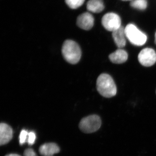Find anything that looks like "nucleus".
Wrapping results in <instances>:
<instances>
[{
    "label": "nucleus",
    "mask_w": 156,
    "mask_h": 156,
    "mask_svg": "<svg viewBox=\"0 0 156 156\" xmlns=\"http://www.w3.org/2000/svg\"><path fill=\"white\" fill-rule=\"evenodd\" d=\"M28 133V131L25 129H23L20 132L19 136V143L20 145H23L27 142Z\"/></svg>",
    "instance_id": "2eb2a0df"
},
{
    "label": "nucleus",
    "mask_w": 156,
    "mask_h": 156,
    "mask_svg": "<svg viewBox=\"0 0 156 156\" xmlns=\"http://www.w3.org/2000/svg\"><path fill=\"white\" fill-rule=\"evenodd\" d=\"M101 23L104 27L109 31H114L122 26V21L119 15L112 12L107 13L103 16Z\"/></svg>",
    "instance_id": "39448f33"
},
{
    "label": "nucleus",
    "mask_w": 156,
    "mask_h": 156,
    "mask_svg": "<svg viewBox=\"0 0 156 156\" xmlns=\"http://www.w3.org/2000/svg\"><path fill=\"white\" fill-rule=\"evenodd\" d=\"M5 156H20L19 155L17 154H10L7 155H6Z\"/></svg>",
    "instance_id": "a211bd4d"
},
{
    "label": "nucleus",
    "mask_w": 156,
    "mask_h": 156,
    "mask_svg": "<svg viewBox=\"0 0 156 156\" xmlns=\"http://www.w3.org/2000/svg\"><path fill=\"white\" fill-rule=\"evenodd\" d=\"M130 5L131 7L140 10H144L147 7V3L146 0H133Z\"/></svg>",
    "instance_id": "ddd939ff"
},
{
    "label": "nucleus",
    "mask_w": 156,
    "mask_h": 156,
    "mask_svg": "<svg viewBox=\"0 0 156 156\" xmlns=\"http://www.w3.org/2000/svg\"><path fill=\"white\" fill-rule=\"evenodd\" d=\"M36 139V135L34 132L33 131L29 132L27 140V142L29 145H33L35 142Z\"/></svg>",
    "instance_id": "dca6fc26"
},
{
    "label": "nucleus",
    "mask_w": 156,
    "mask_h": 156,
    "mask_svg": "<svg viewBox=\"0 0 156 156\" xmlns=\"http://www.w3.org/2000/svg\"><path fill=\"white\" fill-rule=\"evenodd\" d=\"M101 121L98 115H92L83 118L79 124L81 131L87 134L94 133L100 128Z\"/></svg>",
    "instance_id": "20e7f679"
},
{
    "label": "nucleus",
    "mask_w": 156,
    "mask_h": 156,
    "mask_svg": "<svg viewBox=\"0 0 156 156\" xmlns=\"http://www.w3.org/2000/svg\"><path fill=\"white\" fill-rule=\"evenodd\" d=\"M123 1H132V0H122Z\"/></svg>",
    "instance_id": "aec40b11"
},
{
    "label": "nucleus",
    "mask_w": 156,
    "mask_h": 156,
    "mask_svg": "<svg viewBox=\"0 0 156 156\" xmlns=\"http://www.w3.org/2000/svg\"><path fill=\"white\" fill-rule=\"evenodd\" d=\"M104 8L103 0H89L87 4V10L92 13H100Z\"/></svg>",
    "instance_id": "f8f14e48"
},
{
    "label": "nucleus",
    "mask_w": 156,
    "mask_h": 156,
    "mask_svg": "<svg viewBox=\"0 0 156 156\" xmlns=\"http://www.w3.org/2000/svg\"><path fill=\"white\" fill-rule=\"evenodd\" d=\"M110 60L115 64H122L127 61L128 54L127 52L122 49H118L109 56Z\"/></svg>",
    "instance_id": "9b49d317"
},
{
    "label": "nucleus",
    "mask_w": 156,
    "mask_h": 156,
    "mask_svg": "<svg viewBox=\"0 0 156 156\" xmlns=\"http://www.w3.org/2000/svg\"><path fill=\"white\" fill-rule=\"evenodd\" d=\"M138 59L140 63L143 66H152L156 62V52L151 48H144L140 52Z\"/></svg>",
    "instance_id": "423d86ee"
},
{
    "label": "nucleus",
    "mask_w": 156,
    "mask_h": 156,
    "mask_svg": "<svg viewBox=\"0 0 156 156\" xmlns=\"http://www.w3.org/2000/svg\"><path fill=\"white\" fill-rule=\"evenodd\" d=\"M94 23V17L89 12H85L81 14L77 19V25L84 30H88L92 29Z\"/></svg>",
    "instance_id": "0eeeda50"
},
{
    "label": "nucleus",
    "mask_w": 156,
    "mask_h": 156,
    "mask_svg": "<svg viewBox=\"0 0 156 156\" xmlns=\"http://www.w3.org/2000/svg\"><path fill=\"white\" fill-rule=\"evenodd\" d=\"M112 37L118 48H122L125 47L126 43V38L127 37L125 28L121 26L120 28L112 32Z\"/></svg>",
    "instance_id": "9d476101"
},
{
    "label": "nucleus",
    "mask_w": 156,
    "mask_h": 156,
    "mask_svg": "<svg viewBox=\"0 0 156 156\" xmlns=\"http://www.w3.org/2000/svg\"><path fill=\"white\" fill-rule=\"evenodd\" d=\"M155 43L156 44V32L155 33Z\"/></svg>",
    "instance_id": "6ab92c4d"
},
{
    "label": "nucleus",
    "mask_w": 156,
    "mask_h": 156,
    "mask_svg": "<svg viewBox=\"0 0 156 156\" xmlns=\"http://www.w3.org/2000/svg\"><path fill=\"white\" fill-rule=\"evenodd\" d=\"M85 0H65L66 3L70 8L73 9H78L83 4Z\"/></svg>",
    "instance_id": "4468645a"
},
{
    "label": "nucleus",
    "mask_w": 156,
    "mask_h": 156,
    "mask_svg": "<svg viewBox=\"0 0 156 156\" xmlns=\"http://www.w3.org/2000/svg\"><path fill=\"white\" fill-rule=\"evenodd\" d=\"M24 156H37L35 152L32 149L29 148L26 150L23 154Z\"/></svg>",
    "instance_id": "f3484780"
},
{
    "label": "nucleus",
    "mask_w": 156,
    "mask_h": 156,
    "mask_svg": "<svg viewBox=\"0 0 156 156\" xmlns=\"http://www.w3.org/2000/svg\"><path fill=\"white\" fill-rule=\"evenodd\" d=\"M63 58L72 64L77 63L82 56V52L77 43L72 40H68L63 43L62 49Z\"/></svg>",
    "instance_id": "f03ea898"
},
{
    "label": "nucleus",
    "mask_w": 156,
    "mask_h": 156,
    "mask_svg": "<svg viewBox=\"0 0 156 156\" xmlns=\"http://www.w3.org/2000/svg\"><path fill=\"white\" fill-rule=\"evenodd\" d=\"M98 91L101 95L105 98H112L117 93V87L113 79L106 73L101 74L96 82Z\"/></svg>",
    "instance_id": "f257e3e1"
},
{
    "label": "nucleus",
    "mask_w": 156,
    "mask_h": 156,
    "mask_svg": "<svg viewBox=\"0 0 156 156\" xmlns=\"http://www.w3.org/2000/svg\"><path fill=\"white\" fill-rule=\"evenodd\" d=\"M39 151L40 154L43 156H53V155L59 152L60 149L56 144L48 143L41 145Z\"/></svg>",
    "instance_id": "1a4fd4ad"
},
{
    "label": "nucleus",
    "mask_w": 156,
    "mask_h": 156,
    "mask_svg": "<svg viewBox=\"0 0 156 156\" xmlns=\"http://www.w3.org/2000/svg\"><path fill=\"white\" fill-rule=\"evenodd\" d=\"M126 36L132 44L141 46L144 45L147 40V37L145 34L139 30L136 26L130 23L125 28Z\"/></svg>",
    "instance_id": "7ed1b4c3"
},
{
    "label": "nucleus",
    "mask_w": 156,
    "mask_h": 156,
    "mask_svg": "<svg viewBox=\"0 0 156 156\" xmlns=\"http://www.w3.org/2000/svg\"><path fill=\"white\" fill-rule=\"evenodd\" d=\"M13 131L8 124L2 123L0 125V144L5 145L12 139Z\"/></svg>",
    "instance_id": "6e6552de"
}]
</instances>
